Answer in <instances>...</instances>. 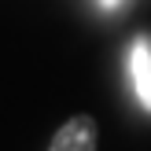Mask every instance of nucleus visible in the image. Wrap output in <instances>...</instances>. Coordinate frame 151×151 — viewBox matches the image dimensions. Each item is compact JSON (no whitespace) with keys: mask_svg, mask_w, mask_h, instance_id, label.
Listing matches in <instances>:
<instances>
[{"mask_svg":"<svg viewBox=\"0 0 151 151\" xmlns=\"http://www.w3.org/2000/svg\"><path fill=\"white\" fill-rule=\"evenodd\" d=\"M96 140H100L96 118L92 114H74L55 129V137L48 140L44 151H96Z\"/></svg>","mask_w":151,"mask_h":151,"instance_id":"f257e3e1","label":"nucleus"},{"mask_svg":"<svg viewBox=\"0 0 151 151\" xmlns=\"http://www.w3.org/2000/svg\"><path fill=\"white\" fill-rule=\"evenodd\" d=\"M125 63H129V81H133V92H137V103L151 114V33L133 37Z\"/></svg>","mask_w":151,"mask_h":151,"instance_id":"f03ea898","label":"nucleus"},{"mask_svg":"<svg viewBox=\"0 0 151 151\" xmlns=\"http://www.w3.org/2000/svg\"><path fill=\"white\" fill-rule=\"evenodd\" d=\"M96 4H100L103 11H122V7H125V0H96Z\"/></svg>","mask_w":151,"mask_h":151,"instance_id":"7ed1b4c3","label":"nucleus"}]
</instances>
